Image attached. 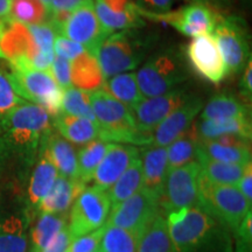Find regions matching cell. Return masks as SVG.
Returning a JSON list of instances; mask_svg holds the SVG:
<instances>
[{
	"mask_svg": "<svg viewBox=\"0 0 252 252\" xmlns=\"http://www.w3.org/2000/svg\"><path fill=\"white\" fill-rule=\"evenodd\" d=\"M0 53L9 63H31L39 48L27 25L6 17L0 19Z\"/></svg>",
	"mask_w": 252,
	"mask_h": 252,
	"instance_id": "obj_16",
	"label": "cell"
},
{
	"mask_svg": "<svg viewBox=\"0 0 252 252\" xmlns=\"http://www.w3.org/2000/svg\"><path fill=\"white\" fill-rule=\"evenodd\" d=\"M49 71L62 90L72 87L70 77V61L69 60L55 55V59L52 65H50Z\"/></svg>",
	"mask_w": 252,
	"mask_h": 252,
	"instance_id": "obj_44",
	"label": "cell"
},
{
	"mask_svg": "<svg viewBox=\"0 0 252 252\" xmlns=\"http://www.w3.org/2000/svg\"><path fill=\"white\" fill-rule=\"evenodd\" d=\"M250 118V109L235 96L220 94L208 102L201 113L203 121H220V119Z\"/></svg>",
	"mask_w": 252,
	"mask_h": 252,
	"instance_id": "obj_28",
	"label": "cell"
},
{
	"mask_svg": "<svg viewBox=\"0 0 252 252\" xmlns=\"http://www.w3.org/2000/svg\"><path fill=\"white\" fill-rule=\"evenodd\" d=\"M88 94L99 126L100 140L139 146L152 143V133H143L138 130L133 113L128 106L119 102L102 88Z\"/></svg>",
	"mask_w": 252,
	"mask_h": 252,
	"instance_id": "obj_3",
	"label": "cell"
},
{
	"mask_svg": "<svg viewBox=\"0 0 252 252\" xmlns=\"http://www.w3.org/2000/svg\"><path fill=\"white\" fill-rule=\"evenodd\" d=\"M46 137L41 141L39 153L36 157V165L32 173L30 186H28V200L33 207L39 206L43 197L52 189L59 176L58 169L47 150Z\"/></svg>",
	"mask_w": 252,
	"mask_h": 252,
	"instance_id": "obj_20",
	"label": "cell"
},
{
	"mask_svg": "<svg viewBox=\"0 0 252 252\" xmlns=\"http://www.w3.org/2000/svg\"><path fill=\"white\" fill-rule=\"evenodd\" d=\"M139 234L133 230L105 225L98 250L99 252H137Z\"/></svg>",
	"mask_w": 252,
	"mask_h": 252,
	"instance_id": "obj_37",
	"label": "cell"
},
{
	"mask_svg": "<svg viewBox=\"0 0 252 252\" xmlns=\"http://www.w3.org/2000/svg\"><path fill=\"white\" fill-rule=\"evenodd\" d=\"M191 96L187 88L181 86L159 96L144 98L131 109L138 130L143 133H151L167 116Z\"/></svg>",
	"mask_w": 252,
	"mask_h": 252,
	"instance_id": "obj_14",
	"label": "cell"
},
{
	"mask_svg": "<svg viewBox=\"0 0 252 252\" xmlns=\"http://www.w3.org/2000/svg\"><path fill=\"white\" fill-rule=\"evenodd\" d=\"M93 252H99V250H98V249H97V250H94V251H93Z\"/></svg>",
	"mask_w": 252,
	"mask_h": 252,
	"instance_id": "obj_54",
	"label": "cell"
},
{
	"mask_svg": "<svg viewBox=\"0 0 252 252\" xmlns=\"http://www.w3.org/2000/svg\"><path fill=\"white\" fill-rule=\"evenodd\" d=\"M158 214H160V196L143 187L118 206L111 208L105 225L140 232Z\"/></svg>",
	"mask_w": 252,
	"mask_h": 252,
	"instance_id": "obj_12",
	"label": "cell"
},
{
	"mask_svg": "<svg viewBox=\"0 0 252 252\" xmlns=\"http://www.w3.org/2000/svg\"><path fill=\"white\" fill-rule=\"evenodd\" d=\"M197 135L195 132L194 124L179 135L174 141H172L167 149V168L168 172L186 165V163L194 161L196 158Z\"/></svg>",
	"mask_w": 252,
	"mask_h": 252,
	"instance_id": "obj_33",
	"label": "cell"
},
{
	"mask_svg": "<svg viewBox=\"0 0 252 252\" xmlns=\"http://www.w3.org/2000/svg\"><path fill=\"white\" fill-rule=\"evenodd\" d=\"M72 239L74 237H72L70 230L67 225L53 238V241L47 245L42 252H67Z\"/></svg>",
	"mask_w": 252,
	"mask_h": 252,
	"instance_id": "obj_46",
	"label": "cell"
},
{
	"mask_svg": "<svg viewBox=\"0 0 252 252\" xmlns=\"http://www.w3.org/2000/svg\"><path fill=\"white\" fill-rule=\"evenodd\" d=\"M61 112L75 116V117L90 119V121L97 123L93 108H91L88 91L77 89L75 87L63 90Z\"/></svg>",
	"mask_w": 252,
	"mask_h": 252,
	"instance_id": "obj_39",
	"label": "cell"
},
{
	"mask_svg": "<svg viewBox=\"0 0 252 252\" xmlns=\"http://www.w3.org/2000/svg\"><path fill=\"white\" fill-rule=\"evenodd\" d=\"M87 0H52L50 1L49 15L55 13H68L70 14L78 6H81Z\"/></svg>",
	"mask_w": 252,
	"mask_h": 252,
	"instance_id": "obj_48",
	"label": "cell"
},
{
	"mask_svg": "<svg viewBox=\"0 0 252 252\" xmlns=\"http://www.w3.org/2000/svg\"><path fill=\"white\" fill-rule=\"evenodd\" d=\"M70 77L72 87L88 93L100 89L104 83L99 63L89 52H84L70 62Z\"/></svg>",
	"mask_w": 252,
	"mask_h": 252,
	"instance_id": "obj_24",
	"label": "cell"
},
{
	"mask_svg": "<svg viewBox=\"0 0 252 252\" xmlns=\"http://www.w3.org/2000/svg\"><path fill=\"white\" fill-rule=\"evenodd\" d=\"M102 89L130 109L144 99L134 72H123L105 78Z\"/></svg>",
	"mask_w": 252,
	"mask_h": 252,
	"instance_id": "obj_31",
	"label": "cell"
},
{
	"mask_svg": "<svg viewBox=\"0 0 252 252\" xmlns=\"http://www.w3.org/2000/svg\"><path fill=\"white\" fill-rule=\"evenodd\" d=\"M84 52H87V49L80 43L63 35H56L54 40V53L56 56L72 61Z\"/></svg>",
	"mask_w": 252,
	"mask_h": 252,
	"instance_id": "obj_43",
	"label": "cell"
},
{
	"mask_svg": "<svg viewBox=\"0 0 252 252\" xmlns=\"http://www.w3.org/2000/svg\"><path fill=\"white\" fill-rule=\"evenodd\" d=\"M194 1L203 2V4H207L209 6H225L229 4L230 0H194Z\"/></svg>",
	"mask_w": 252,
	"mask_h": 252,
	"instance_id": "obj_52",
	"label": "cell"
},
{
	"mask_svg": "<svg viewBox=\"0 0 252 252\" xmlns=\"http://www.w3.org/2000/svg\"><path fill=\"white\" fill-rule=\"evenodd\" d=\"M84 189L86 184L78 178L72 179L59 174L55 184L37 208L40 213L64 214Z\"/></svg>",
	"mask_w": 252,
	"mask_h": 252,
	"instance_id": "obj_21",
	"label": "cell"
},
{
	"mask_svg": "<svg viewBox=\"0 0 252 252\" xmlns=\"http://www.w3.org/2000/svg\"><path fill=\"white\" fill-rule=\"evenodd\" d=\"M228 74L243 71L251 60L248 27L243 19L236 15H220L213 32Z\"/></svg>",
	"mask_w": 252,
	"mask_h": 252,
	"instance_id": "obj_8",
	"label": "cell"
},
{
	"mask_svg": "<svg viewBox=\"0 0 252 252\" xmlns=\"http://www.w3.org/2000/svg\"><path fill=\"white\" fill-rule=\"evenodd\" d=\"M144 187L154 191L160 196L165 186L168 168H167V149L151 146L141 151Z\"/></svg>",
	"mask_w": 252,
	"mask_h": 252,
	"instance_id": "obj_23",
	"label": "cell"
},
{
	"mask_svg": "<svg viewBox=\"0 0 252 252\" xmlns=\"http://www.w3.org/2000/svg\"><path fill=\"white\" fill-rule=\"evenodd\" d=\"M27 26L40 52H54V40L56 33L48 21L37 25H27Z\"/></svg>",
	"mask_w": 252,
	"mask_h": 252,
	"instance_id": "obj_41",
	"label": "cell"
},
{
	"mask_svg": "<svg viewBox=\"0 0 252 252\" xmlns=\"http://www.w3.org/2000/svg\"><path fill=\"white\" fill-rule=\"evenodd\" d=\"M202 109V98L193 94L154 128L151 145L160 147L168 146L172 141H174L179 135L193 125L195 117Z\"/></svg>",
	"mask_w": 252,
	"mask_h": 252,
	"instance_id": "obj_17",
	"label": "cell"
},
{
	"mask_svg": "<svg viewBox=\"0 0 252 252\" xmlns=\"http://www.w3.org/2000/svg\"><path fill=\"white\" fill-rule=\"evenodd\" d=\"M166 220L174 252H234L230 229L202 207L174 210Z\"/></svg>",
	"mask_w": 252,
	"mask_h": 252,
	"instance_id": "obj_2",
	"label": "cell"
},
{
	"mask_svg": "<svg viewBox=\"0 0 252 252\" xmlns=\"http://www.w3.org/2000/svg\"><path fill=\"white\" fill-rule=\"evenodd\" d=\"M110 34L97 18L93 0H87L72 11L58 32V35H63L80 43L91 54H94L100 43Z\"/></svg>",
	"mask_w": 252,
	"mask_h": 252,
	"instance_id": "obj_13",
	"label": "cell"
},
{
	"mask_svg": "<svg viewBox=\"0 0 252 252\" xmlns=\"http://www.w3.org/2000/svg\"><path fill=\"white\" fill-rule=\"evenodd\" d=\"M94 12L102 26L109 33L116 31L141 28L145 21L137 11V5L131 0H93Z\"/></svg>",
	"mask_w": 252,
	"mask_h": 252,
	"instance_id": "obj_19",
	"label": "cell"
},
{
	"mask_svg": "<svg viewBox=\"0 0 252 252\" xmlns=\"http://www.w3.org/2000/svg\"><path fill=\"white\" fill-rule=\"evenodd\" d=\"M137 252H174L167 220L161 213L154 216L140 231Z\"/></svg>",
	"mask_w": 252,
	"mask_h": 252,
	"instance_id": "obj_27",
	"label": "cell"
},
{
	"mask_svg": "<svg viewBox=\"0 0 252 252\" xmlns=\"http://www.w3.org/2000/svg\"><path fill=\"white\" fill-rule=\"evenodd\" d=\"M9 1H11V0H0V19L8 17Z\"/></svg>",
	"mask_w": 252,
	"mask_h": 252,
	"instance_id": "obj_51",
	"label": "cell"
},
{
	"mask_svg": "<svg viewBox=\"0 0 252 252\" xmlns=\"http://www.w3.org/2000/svg\"><path fill=\"white\" fill-rule=\"evenodd\" d=\"M52 127V116L40 105L30 102L18 105L0 122V160L33 165L41 141Z\"/></svg>",
	"mask_w": 252,
	"mask_h": 252,
	"instance_id": "obj_1",
	"label": "cell"
},
{
	"mask_svg": "<svg viewBox=\"0 0 252 252\" xmlns=\"http://www.w3.org/2000/svg\"><path fill=\"white\" fill-rule=\"evenodd\" d=\"M153 43V36L138 28L118 31L100 43L94 52L104 80L115 75L133 70L144 61Z\"/></svg>",
	"mask_w": 252,
	"mask_h": 252,
	"instance_id": "obj_4",
	"label": "cell"
},
{
	"mask_svg": "<svg viewBox=\"0 0 252 252\" xmlns=\"http://www.w3.org/2000/svg\"><path fill=\"white\" fill-rule=\"evenodd\" d=\"M110 146V143L103 140H93L86 144L77 153V168L78 179L84 184L91 181L93 175L99 162L102 161L103 157L105 156L106 151Z\"/></svg>",
	"mask_w": 252,
	"mask_h": 252,
	"instance_id": "obj_36",
	"label": "cell"
},
{
	"mask_svg": "<svg viewBox=\"0 0 252 252\" xmlns=\"http://www.w3.org/2000/svg\"><path fill=\"white\" fill-rule=\"evenodd\" d=\"M144 187L143 167H141L140 156L135 158L127 167V169L119 176L118 180L106 190L111 203V208L118 206L126 198L139 191Z\"/></svg>",
	"mask_w": 252,
	"mask_h": 252,
	"instance_id": "obj_29",
	"label": "cell"
},
{
	"mask_svg": "<svg viewBox=\"0 0 252 252\" xmlns=\"http://www.w3.org/2000/svg\"><path fill=\"white\" fill-rule=\"evenodd\" d=\"M243 76L241 78V84H239V90H241L242 96L244 97L245 100H251L252 96V61L248 62L243 69Z\"/></svg>",
	"mask_w": 252,
	"mask_h": 252,
	"instance_id": "obj_50",
	"label": "cell"
},
{
	"mask_svg": "<svg viewBox=\"0 0 252 252\" xmlns=\"http://www.w3.org/2000/svg\"><path fill=\"white\" fill-rule=\"evenodd\" d=\"M196 159L200 165L201 174L207 180L217 185L236 186L241 180L245 167L235 163L215 161L202 156H196Z\"/></svg>",
	"mask_w": 252,
	"mask_h": 252,
	"instance_id": "obj_34",
	"label": "cell"
},
{
	"mask_svg": "<svg viewBox=\"0 0 252 252\" xmlns=\"http://www.w3.org/2000/svg\"><path fill=\"white\" fill-rule=\"evenodd\" d=\"M236 252H252V215L244 217L236 230Z\"/></svg>",
	"mask_w": 252,
	"mask_h": 252,
	"instance_id": "obj_45",
	"label": "cell"
},
{
	"mask_svg": "<svg viewBox=\"0 0 252 252\" xmlns=\"http://www.w3.org/2000/svg\"><path fill=\"white\" fill-rule=\"evenodd\" d=\"M135 77L144 98H150L181 87L189 74L180 53L167 48L150 56Z\"/></svg>",
	"mask_w": 252,
	"mask_h": 252,
	"instance_id": "obj_5",
	"label": "cell"
},
{
	"mask_svg": "<svg viewBox=\"0 0 252 252\" xmlns=\"http://www.w3.org/2000/svg\"><path fill=\"white\" fill-rule=\"evenodd\" d=\"M196 156L206 157L215 161L235 163L245 166L251 162L250 147L230 146L217 143L215 140L198 141L196 147Z\"/></svg>",
	"mask_w": 252,
	"mask_h": 252,
	"instance_id": "obj_30",
	"label": "cell"
},
{
	"mask_svg": "<svg viewBox=\"0 0 252 252\" xmlns=\"http://www.w3.org/2000/svg\"><path fill=\"white\" fill-rule=\"evenodd\" d=\"M238 189L243 196L247 198L249 203L252 201V165L251 162L245 165L243 174H242L241 180L238 182Z\"/></svg>",
	"mask_w": 252,
	"mask_h": 252,
	"instance_id": "obj_49",
	"label": "cell"
},
{
	"mask_svg": "<svg viewBox=\"0 0 252 252\" xmlns=\"http://www.w3.org/2000/svg\"><path fill=\"white\" fill-rule=\"evenodd\" d=\"M67 226L64 214L41 213L36 224L32 229L31 252H42L53 238Z\"/></svg>",
	"mask_w": 252,
	"mask_h": 252,
	"instance_id": "obj_32",
	"label": "cell"
},
{
	"mask_svg": "<svg viewBox=\"0 0 252 252\" xmlns=\"http://www.w3.org/2000/svg\"><path fill=\"white\" fill-rule=\"evenodd\" d=\"M8 17L24 25H37L49 20V11L41 0H11Z\"/></svg>",
	"mask_w": 252,
	"mask_h": 252,
	"instance_id": "obj_38",
	"label": "cell"
},
{
	"mask_svg": "<svg viewBox=\"0 0 252 252\" xmlns=\"http://www.w3.org/2000/svg\"><path fill=\"white\" fill-rule=\"evenodd\" d=\"M139 156L140 151L133 145L110 143L105 156L103 157L91 179L94 187L108 190L127 169L130 163Z\"/></svg>",
	"mask_w": 252,
	"mask_h": 252,
	"instance_id": "obj_18",
	"label": "cell"
},
{
	"mask_svg": "<svg viewBox=\"0 0 252 252\" xmlns=\"http://www.w3.org/2000/svg\"><path fill=\"white\" fill-rule=\"evenodd\" d=\"M9 72L19 96L43 108L50 116L61 112L63 90L49 70L34 69L30 63H9Z\"/></svg>",
	"mask_w": 252,
	"mask_h": 252,
	"instance_id": "obj_6",
	"label": "cell"
},
{
	"mask_svg": "<svg viewBox=\"0 0 252 252\" xmlns=\"http://www.w3.org/2000/svg\"><path fill=\"white\" fill-rule=\"evenodd\" d=\"M0 59H2V56H1V53H0Z\"/></svg>",
	"mask_w": 252,
	"mask_h": 252,
	"instance_id": "obj_55",
	"label": "cell"
},
{
	"mask_svg": "<svg viewBox=\"0 0 252 252\" xmlns=\"http://www.w3.org/2000/svg\"><path fill=\"white\" fill-rule=\"evenodd\" d=\"M41 1H42L43 4L46 5V7L48 8V11H49V8H50V1H52V0H41Z\"/></svg>",
	"mask_w": 252,
	"mask_h": 252,
	"instance_id": "obj_53",
	"label": "cell"
},
{
	"mask_svg": "<svg viewBox=\"0 0 252 252\" xmlns=\"http://www.w3.org/2000/svg\"><path fill=\"white\" fill-rule=\"evenodd\" d=\"M46 145L60 175L72 179L78 178L77 154L74 146L54 130L47 134Z\"/></svg>",
	"mask_w": 252,
	"mask_h": 252,
	"instance_id": "obj_26",
	"label": "cell"
},
{
	"mask_svg": "<svg viewBox=\"0 0 252 252\" xmlns=\"http://www.w3.org/2000/svg\"><path fill=\"white\" fill-rule=\"evenodd\" d=\"M190 67L204 80L219 84L228 75V69L213 34L194 37L186 49Z\"/></svg>",
	"mask_w": 252,
	"mask_h": 252,
	"instance_id": "obj_15",
	"label": "cell"
},
{
	"mask_svg": "<svg viewBox=\"0 0 252 252\" xmlns=\"http://www.w3.org/2000/svg\"><path fill=\"white\" fill-rule=\"evenodd\" d=\"M27 236L23 217L9 216L0 223V252H26Z\"/></svg>",
	"mask_w": 252,
	"mask_h": 252,
	"instance_id": "obj_35",
	"label": "cell"
},
{
	"mask_svg": "<svg viewBox=\"0 0 252 252\" xmlns=\"http://www.w3.org/2000/svg\"><path fill=\"white\" fill-rule=\"evenodd\" d=\"M104 231H105V225L94 230V231L90 232V234L74 238L70 245H69L67 252H93L97 250L99 248Z\"/></svg>",
	"mask_w": 252,
	"mask_h": 252,
	"instance_id": "obj_42",
	"label": "cell"
},
{
	"mask_svg": "<svg viewBox=\"0 0 252 252\" xmlns=\"http://www.w3.org/2000/svg\"><path fill=\"white\" fill-rule=\"evenodd\" d=\"M24 100L15 90L8 62L5 59H0V122L8 115L12 110L23 104Z\"/></svg>",
	"mask_w": 252,
	"mask_h": 252,
	"instance_id": "obj_40",
	"label": "cell"
},
{
	"mask_svg": "<svg viewBox=\"0 0 252 252\" xmlns=\"http://www.w3.org/2000/svg\"><path fill=\"white\" fill-rule=\"evenodd\" d=\"M111 203L105 190L96 187L86 188L78 195L70 212V230L72 237L90 234L106 223Z\"/></svg>",
	"mask_w": 252,
	"mask_h": 252,
	"instance_id": "obj_11",
	"label": "cell"
},
{
	"mask_svg": "<svg viewBox=\"0 0 252 252\" xmlns=\"http://www.w3.org/2000/svg\"><path fill=\"white\" fill-rule=\"evenodd\" d=\"M174 0H137L138 7L151 13H165L171 11Z\"/></svg>",
	"mask_w": 252,
	"mask_h": 252,
	"instance_id": "obj_47",
	"label": "cell"
},
{
	"mask_svg": "<svg viewBox=\"0 0 252 252\" xmlns=\"http://www.w3.org/2000/svg\"><path fill=\"white\" fill-rule=\"evenodd\" d=\"M53 126L69 143L86 145L99 138L98 123L60 112L54 116Z\"/></svg>",
	"mask_w": 252,
	"mask_h": 252,
	"instance_id": "obj_22",
	"label": "cell"
},
{
	"mask_svg": "<svg viewBox=\"0 0 252 252\" xmlns=\"http://www.w3.org/2000/svg\"><path fill=\"white\" fill-rule=\"evenodd\" d=\"M200 175L201 168L197 161H190L169 171L160 195V208L171 213L181 208L200 206Z\"/></svg>",
	"mask_w": 252,
	"mask_h": 252,
	"instance_id": "obj_10",
	"label": "cell"
},
{
	"mask_svg": "<svg viewBox=\"0 0 252 252\" xmlns=\"http://www.w3.org/2000/svg\"><path fill=\"white\" fill-rule=\"evenodd\" d=\"M198 141L215 140L228 134H237L251 139L252 127L250 118L220 119V121H200L194 124Z\"/></svg>",
	"mask_w": 252,
	"mask_h": 252,
	"instance_id": "obj_25",
	"label": "cell"
},
{
	"mask_svg": "<svg viewBox=\"0 0 252 252\" xmlns=\"http://www.w3.org/2000/svg\"><path fill=\"white\" fill-rule=\"evenodd\" d=\"M198 194L200 207L232 231L237 230L244 217L251 212V203L238 188L214 184L202 174L198 180Z\"/></svg>",
	"mask_w": 252,
	"mask_h": 252,
	"instance_id": "obj_7",
	"label": "cell"
},
{
	"mask_svg": "<svg viewBox=\"0 0 252 252\" xmlns=\"http://www.w3.org/2000/svg\"><path fill=\"white\" fill-rule=\"evenodd\" d=\"M137 11L141 18L171 25L176 31L189 37L213 34L220 18V14L212 6L200 1H194L178 11H168L165 13H151L138 6Z\"/></svg>",
	"mask_w": 252,
	"mask_h": 252,
	"instance_id": "obj_9",
	"label": "cell"
}]
</instances>
